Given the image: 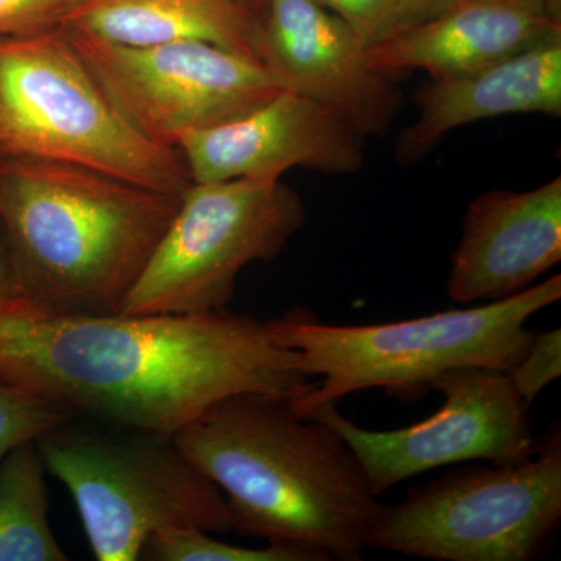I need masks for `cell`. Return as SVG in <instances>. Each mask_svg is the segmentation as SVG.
Wrapping results in <instances>:
<instances>
[{
  "label": "cell",
  "instance_id": "obj_8",
  "mask_svg": "<svg viewBox=\"0 0 561 561\" xmlns=\"http://www.w3.org/2000/svg\"><path fill=\"white\" fill-rule=\"evenodd\" d=\"M306 219L305 202L280 180L192 183L121 313L227 309L243 268L279 256Z\"/></svg>",
  "mask_w": 561,
  "mask_h": 561
},
{
  "label": "cell",
  "instance_id": "obj_16",
  "mask_svg": "<svg viewBox=\"0 0 561 561\" xmlns=\"http://www.w3.org/2000/svg\"><path fill=\"white\" fill-rule=\"evenodd\" d=\"M62 28L130 47L205 41L262 62L264 21L241 0H83Z\"/></svg>",
  "mask_w": 561,
  "mask_h": 561
},
{
  "label": "cell",
  "instance_id": "obj_4",
  "mask_svg": "<svg viewBox=\"0 0 561 561\" xmlns=\"http://www.w3.org/2000/svg\"><path fill=\"white\" fill-rule=\"evenodd\" d=\"M561 298V276L482 306L378 324H330L306 308L267 320L275 341L300 356L302 371L319 378L290 405L300 416L367 389L419 398L445 373L482 367L508 373L529 348L527 321Z\"/></svg>",
  "mask_w": 561,
  "mask_h": 561
},
{
  "label": "cell",
  "instance_id": "obj_5",
  "mask_svg": "<svg viewBox=\"0 0 561 561\" xmlns=\"http://www.w3.org/2000/svg\"><path fill=\"white\" fill-rule=\"evenodd\" d=\"M0 154L94 169L162 194L192 184L179 150L125 119L62 28L0 39Z\"/></svg>",
  "mask_w": 561,
  "mask_h": 561
},
{
  "label": "cell",
  "instance_id": "obj_22",
  "mask_svg": "<svg viewBox=\"0 0 561 561\" xmlns=\"http://www.w3.org/2000/svg\"><path fill=\"white\" fill-rule=\"evenodd\" d=\"M353 28L364 46L383 43L401 28L397 0H316Z\"/></svg>",
  "mask_w": 561,
  "mask_h": 561
},
{
  "label": "cell",
  "instance_id": "obj_11",
  "mask_svg": "<svg viewBox=\"0 0 561 561\" xmlns=\"http://www.w3.org/2000/svg\"><path fill=\"white\" fill-rule=\"evenodd\" d=\"M364 139L334 110L284 88L241 117L183 133L173 147L192 183L279 181L295 168L328 175L359 172Z\"/></svg>",
  "mask_w": 561,
  "mask_h": 561
},
{
  "label": "cell",
  "instance_id": "obj_19",
  "mask_svg": "<svg viewBox=\"0 0 561 561\" xmlns=\"http://www.w3.org/2000/svg\"><path fill=\"white\" fill-rule=\"evenodd\" d=\"M72 419L50 402L0 382V460L27 442H38L46 432Z\"/></svg>",
  "mask_w": 561,
  "mask_h": 561
},
{
  "label": "cell",
  "instance_id": "obj_18",
  "mask_svg": "<svg viewBox=\"0 0 561 561\" xmlns=\"http://www.w3.org/2000/svg\"><path fill=\"white\" fill-rule=\"evenodd\" d=\"M139 560L149 561H321L316 553L287 546L251 549L216 540L210 531L175 527L151 535Z\"/></svg>",
  "mask_w": 561,
  "mask_h": 561
},
{
  "label": "cell",
  "instance_id": "obj_23",
  "mask_svg": "<svg viewBox=\"0 0 561 561\" xmlns=\"http://www.w3.org/2000/svg\"><path fill=\"white\" fill-rule=\"evenodd\" d=\"M460 0H397L398 16L401 27L420 24L438 16L443 11L451 9Z\"/></svg>",
  "mask_w": 561,
  "mask_h": 561
},
{
  "label": "cell",
  "instance_id": "obj_6",
  "mask_svg": "<svg viewBox=\"0 0 561 561\" xmlns=\"http://www.w3.org/2000/svg\"><path fill=\"white\" fill-rule=\"evenodd\" d=\"M69 490L99 561H136L151 535L175 527L232 531L221 491L172 435L69 419L36 442Z\"/></svg>",
  "mask_w": 561,
  "mask_h": 561
},
{
  "label": "cell",
  "instance_id": "obj_25",
  "mask_svg": "<svg viewBox=\"0 0 561 561\" xmlns=\"http://www.w3.org/2000/svg\"><path fill=\"white\" fill-rule=\"evenodd\" d=\"M494 2L508 3L522 9L537 10L549 16L560 20V0H494Z\"/></svg>",
  "mask_w": 561,
  "mask_h": 561
},
{
  "label": "cell",
  "instance_id": "obj_1",
  "mask_svg": "<svg viewBox=\"0 0 561 561\" xmlns=\"http://www.w3.org/2000/svg\"><path fill=\"white\" fill-rule=\"evenodd\" d=\"M0 382L72 419L165 435L231 394L291 401L316 387L267 320L228 309L91 316L21 294L0 300Z\"/></svg>",
  "mask_w": 561,
  "mask_h": 561
},
{
  "label": "cell",
  "instance_id": "obj_7",
  "mask_svg": "<svg viewBox=\"0 0 561 561\" xmlns=\"http://www.w3.org/2000/svg\"><path fill=\"white\" fill-rule=\"evenodd\" d=\"M561 522V431L529 459L459 467L383 507L367 549L435 561H530Z\"/></svg>",
  "mask_w": 561,
  "mask_h": 561
},
{
  "label": "cell",
  "instance_id": "obj_17",
  "mask_svg": "<svg viewBox=\"0 0 561 561\" xmlns=\"http://www.w3.org/2000/svg\"><path fill=\"white\" fill-rule=\"evenodd\" d=\"M46 467L36 442L0 460V561H68L49 524Z\"/></svg>",
  "mask_w": 561,
  "mask_h": 561
},
{
  "label": "cell",
  "instance_id": "obj_3",
  "mask_svg": "<svg viewBox=\"0 0 561 561\" xmlns=\"http://www.w3.org/2000/svg\"><path fill=\"white\" fill-rule=\"evenodd\" d=\"M180 198L94 169L0 154V228L21 295L58 311L121 313Z\"/></svg>",
  "mask_w": 561,
  "mask_h": 561
},
{
  "label": "cell",
  "instance_id": "obj_12",
  "mask_svg": "<svg viewBox=\"0 0 561 561\" xmlns=\"http://www.w3.org/2000/svg\"><path fill=\"white\" fill-rule=\"evenodd\" d=\"M365 50L353 28L316 0H265L262 62L280 84L334 110L364 138L386 136L402 94L368 66Z\"/></svg>",
  "mask_w": 561,
  "mask_h": 561
},
{
  "label": "cell",
  "instance_id": "obj_24",
  "mask_svg": "<svg viewBox=\"0 0 561 561\" xmlns=\"http://www.w3.org/2000/svg\"><path fill=\"white\" fill-rule=\"evenodd\" d=\"M21 294L20 275L5 232L0 228V300Z\"/></svg>",
  "mask_w": 561,
  "mask_h": 561
},
{
  "label": "cell",
  "instance_id": "obj_2",
  "mask_svg": "<svg viewBox=\"0 0 561 561\" xmlns=\"http://www.w3.org/2000/svg\"><path fill=\"white\" fill-rule=\"evenodd\" d=\"M227 501L232 531L268 545L359 561L386 505L359 459L328 424L289 400L224 398L172 435Z\"/></svg>",
  "mask_w": 561,
  "mask_h": 561
},
{
  "label": "cell",
  "instance_id": "obj_15",
  "mask_svg": "<svg viewBox=\"0 0 561 561\" xmlns=\"http://www.w3.org/2000/svg\"><path fill=\"white\" fill-rule=\"evenodd\" d=\"M553 39H561V22L541 11L494 0H460L438 16L401 27L365 50V60L390 79L419 69L442 79Z\"/></svg>",
  "mask_w": 561,
  "mask_h": 561
},
{
  "label": "cell",
  "instance_id": "obj_26",
  "mask_svg": "<svg viewBox=\"0 0 561 561\" xmlns=\"http://www.w3.org/2000/svg\"><path fill=\"white\" fill-rule=\"evenodd\" d=\"M241 2L245 3L249 9L253 10L264 21L265 0H241Z\"/></svg>",
  "mask_w": 561,
  "mask_h": 561
},
{
  "label": "cell",
  "instance_id": "obj_13",
  "mask_svg": "<svg viewBox=\"0 0 561 561\" xmlns=\"http://www.w3.org/2000/svg\"><path fill=\"white\" fill-rule=\"evenodd\" d=\"M560 261V176L530 191H486L465 214L446 290L457 305L504 300Z\"/></svg>",
  "mask_w": 561,
  "mask_h": 561
},
{
  "label": "cell",
  "instance_id": "obj_9",
  "mask_svg": "<svg viewBox=\"0 0 561 561\" xmlns=\"http://www.w3.org/2000/svg\"><path fill=\"white\" fill-rule=\"evenodd\" d=\"M62 31L125 119L162 146L241 117L284 90L264 62L205 41L130 47Z\"/></svg>",
  "mask_w": 561,
  "mask_h": 561
},
{
  "label": "cell",
  "instance_id": "obj_14",
  "mask_svg": "<svg viewBox=\"0 0 561 561\" xmlns=\"http://www.w3.org/2000/svg\"><path fill=\"white\" fill-rule=\"evenodd\" d=\"M419 117L394 144L409 165L431 153L448 133L507 114L561 116V39L531 47L485 68L430 79L415 92Z\"/></svg>",
  "mask_w": 561,
  "mask_h": 561
},
{
  "label": "cell",
  "instance_id": "obj_10",
  "mask_svg": "<svg viewBox=\"0 0 561 561\" xmlns=\"http://www.w3.org/2000/svg\"><path fill=\"white\" fill-rule=\"evenodd\" d=\"M432 389L445 394L442 408L402 430H364L343 416L335 402L302 419L320 420L348 443L376 496L435 468L472 460L516 463L537 449L530 405L507 373L457 368L435 379Z\"/></svg>",
  "mask_w": 561,
  "mask_h": 561
},
{
  "label": "cell",
  "instance_id": "obj_21",
  "mask_svg": "<svg viewBox=\"0 0 561 561\" xmlns=\"http://www.w3.org/2000/svg\"><path fill=\"white\" fill-rule=\"evenodd\" d=\"M83 0H0V39L62 28Z\"/></svg>",
  "mask_w": 561,
  "mask_h": 561
},
{
  "label": "cell",
  "instance_id": "obj_20",
  "mask_svg": "<svg viewBox=\"0 0 561 561\" xmlns=\"http://www.w3.org/2000/svg\"><path fill=\"white\" fill-rule=\"evenodd\" d=\"M512 386L527 405L561 376V331L534 332L529 348L507 373Z\"/></svg>",
  "mask_w": 561,
  "mask_h": 561
}]
</instances>
